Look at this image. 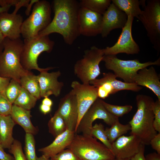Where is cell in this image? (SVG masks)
Instances as JSON below:
<instances>
[{
  "label": "cell",
  "mask_w": 160,
  "mask_h": 160,
  "mask_svg": "<svg viewBox=\"0 0 160 160\" xmlns=\"http://www.w3.org/2000/svg\"><path fill=\"white\" fill-rule=\"evenodd\" d=\"M54 15L48 26L38 36H49L57 33L61 35L67 44L71 45L80 35L78 14L80 6L76 0H54L52 2Z\"/></svg>",
  "instance_id": "1"
},
{
  "label": "cell",
  "mask_w": 160,
  "mask_h": 160,
  "mask_svg": "<svg viewBox=\"0 0 160 160\" xmlns=\"http://www.w3.org/2000/svg\"><path fill=\"white\" fill-rule=\"evenodd\" d=\"M137 111L129 124L130 126V135H135L144 145H150L152 138L157 133L153 127L154 116L152 97L143 94L136 97Z\"/></svg>",
  "instance_id": "2"
},
{
  "label": "cell",
  "mask_w": 160,
  "mask_h": 160,
  "mask_svg": "<svg viewBox=\"0 0 160 160\" xmlns=\"http://www.w3.org/2000/svg\"><path fill=\"white\" fill-rule=\"evenodd\" d=\"M3 45L4 49L0 55V76L20 83L23 76L31 72L25 69L20 63L23 41L20 38L11 40L5 38Z\"/></svg>",
  "instance_id": "3"
},
{
  "label": "cell",
  "mask_w": 160,
  "mask_h": 160,
  "mask_svg": "<svg viewBox=\"0 0 160 160\" xmlns=\"http://www.w3.org/2000/svg\"><path fill=\"white\" fill-rule=\"evenodd\" d=\"M66 148L81 160H113L115 158L111 151L89 135L76 133Z\"/></svg>",
  "instance_id": "4"
},
{
  "label": "cell",
  "mask_w": 160,
  "mask_h": 160,
  "mask_svg": "<svg viewBox=\"0 0 160 160\" xmlns=\"http://www.w3.org/2000/svg\"><path fill=\"white\" fill-rule=\"evenodd\" d=\"M55 45L54 41L49 36H37L24 39L23 45L20 56L21 63L25 70H38L40 72L53 69L54 67L46 68L39 67L37 63L39 56L42 52H50Z\"/></svg>",
  "instance_id": "5"
},
{
  "label": "cell",
  "mask_w": 160,
  "mask_h": 160,
  "mask_svg": "<svg viewBox=\"0 0 160 160\" xmlns=\"http://www.w3.org/2000/svg\"><path fill=\"white\" fill-rule=\"evenodd\" d=\"M105 68L114 72L116 78L121 79L127 83H134V79L138 71L150 66L160 65V58L154 62L142 63L137 59L124 60L116 55H104L102 60Z\"/></svg>",
  "instance_id": "6"
},
{
  "label": "cell",
  "mask_w": 160,
  "mask_h": 160,
  "mask_svg": "<svg viewBox=\"0 0 160 160\" xmlns=\"http://www.w3.org/2000/svg\"><path fill=\"white\" fill-rule=\"evenodd\" d=\"M51 7L49 1L38 0L36 2L31 13L23 21L21 27V35L24 39L38 36L51 22Z\"/></svg>",
  "instance_id": "7"
},
{
  "label": "cell",
  "mask_w": 160,
  "mask_h": 160,
  "mask_svg": "<svg viewBox=\"0 0 160 160\" xmlns=\"http://www.w3.org/2000/svg\"><path fill=\"white\" fill-rule=\"evenodd\" d=\"M103 49L94 46L84 51L82 58L77 60L74 67L75 74L84 84H89L91 81L100 74L99 64L104 55Z\"/></svg>",
  "instance_id": "8"
},
{
  "label": "cell",
  "mask_w": 160,
  "mask_h": 160,
  "mask_svg": "<svg viewBox=\"0 0 160 160\" xmlns=\"http://www.w3.org/2000/svg\"><path fill=\"white\" fill-rule=\"evenodd\" d=\"M138 19L143 24L153 47L160 52V0H149Z\"/></svg>",
  "instance_id": "9"
},
{
  "label": "cell",
  "mask_w": 160,
  "mask_h": 160,
  "mask_svg": "<svg viewBox=\"0 0 160 160\" xmlns=\"http://www.w3.org/2000/svg\"><path fill=\"white\" fill-rule=\"evenodd\" d=\"M98 97L86 112L78 124L76 133L91 135V132L93 122L97 119L103 120L109 126H111L119 120V118L109 112Z\"/></svg>",
  "instance_id": "10"
},
{
  "label": "cell",
  "mask_w": 160,
  "mask_h": 160,
  "mask_svg": "<svg viewBox=\"0 0 160 160\" xmlns=\"http://www.w3.org/2000/svg\"><path fill=\"white\" fill-rule=\"evenodd\" d=\"M133 19L131 15L127 16V23L116 43L111 47H107L103 49L105 55H116L121 53L134 55L139 53V47L134 40L132 34Z\"/></svg>",
  "instance_id": "11"
},
{
  "label": "cell",
  "mask_w": 160,
  "mask_h": 160,
  "mask_svg": "<svg viewBox=\"0 0 160 160\" xmlns=\"http://www.w3.org/2000/svg\"><path fill=\"white\" fill-rule=\"evenodd\" d=\"M71 90L75 95L77 101L78 117L76 133L79 122L86 112L98 98L97 88L90 84H81L77 81H73Z\"/></svg>",
  "instance_id": "12"
},
{
  "label": "cell",
  "mask_w": 160,
  "mask_h": 160,
  "mask_svg": "<svg viewBox=\"0 0 160 160\" xmlns=\"http://www.w3.org/2000/svg\"><path fill=\"white\" fill-rule=\"evenodd\" d=\"M102 22V15L80 7L78 14L80 35L92 37L100 34Z\"/></svg>",
  "instance_id": "13"
},
{
  "label": "cell",
  "mask_w": 160,
  "mask_h": 160,
  "mask_svg": "<svg viewBox=\"0 0 160 160\" xmlns=\"http://www.w3.org/2000/svg\"><path fill=\"white\" fill-rule=\"evenodd\" d=\"M56 112L63 119L67 129L75 132L78 120V107L76 96L72 90L60 99Z\"/></svg>",
  "instance_id": "14"
},
{
  "label": "cell",
  "mask_w": 160,
  "mask_h": 160,
  "mask_svg": "<svg viewBox=\"0 0 160 160\" xmlns=\"http://www.w3.org/2000/svg\"><path fill=\"white\" fill-rule=\"evenodd\" d=\"M141 143L140 139L135 135H123L112 143L111 151L116 158L129 160L138 152Z\"/></svg>",
  "instance_id": "15"
},
{
  "label": "cell",
  "mask_w": 160,
  "mask_h": 160,
  "mask_svg": "<svg viewBox=\"0 0 160 160\" xmlns=\"http://www.w3.org/2000/svg\"><path fill=\"white\" fill-rule=\"evenodd\" d=\"M127 16L123 11L111 2L102 15V22L100 34L103 38L107 37L113 30L122 29L126 24Z\"/></svg>",
  "instance_id": "16"
},
{
  "label": "cell",
  "mask_w": 160,
  "mask_h": 160,
  "mask_svg": "<svg viewBox=\"0 0 160 160\" xmlns=\"http://www.w3.org/2000/svg\"><path fill=\"white\" fill-rule=\"evenodd\" d=\"M48 71L40 72L37 76L40 87L41 97H47L51 95L58 97L60 95L64 85L63 82L58 81L61 73L59 71L51 73H48Z\"/></svg>",
  "instance_id": "17"
},
{
  "label": "cell",
  "mask_w": 160,
  "mask_h": 160,
  "mask_svg": "<svg viewBox=\"0 0 160 160\" xmlns=\"http://www.w3.org/2000/svg\"><path fill=\"white\" fill-rule=\"evenodd\" d=\"M23 18L20 14L8 12L0 14V30L4 37L11 40L20 38Z\"/></svg>",
  "instance_id": "18"
},
{
  "label": "cell",
  "mask_w": 160,
  "mask_h": 160,
  "mask_svg": "<svg viewBox=\"0 0 160 160\" xmlns=\"http://www.w3.org/2000/svg\"><path fill=\"white\" fill-rule=\"evenodd\" d=\"M134 83L151 90L160 101V77L153 66L139 70L135 78Z\"/></svg>",
  "instance_id": "19"
},
{
  "label": "cell",
  "mask_w": 160,
  "mask_h": 160,
  "mask_svg": "<svg viewBox=\"0 0 160 160\" xmlns=\"http://www.w3.org/2000/svg\"><path fill=\"white\" fill-rule=\"evenodd\" d=\"M75 134L74 131L67 129L55 137L51 143L39 149L38 151L49 159L66 149L71 142Z\"/></svg>",
  "instance_id": "20"
},
{
  "label": "cell",
  "mask_w": 160,
  "mask_h": 160,
  "mask_svg": "<svg viewBox=\"0 0 160 160\" xmlns=\"http://www.w3.org/2000/svg\"><path fill=\"white\" fill-rule=\"evenodd\" d=\"M10 116L15 124L20 126L26 133L35 135L38 132V129L31 121V116L30 111L25 110L14 104Z\"/></svg>",
  "instance_id": "21"
},
{
  "label": "cell",
  "mask_w": 160,
  "mask_h": 160,
  "mask_svg": "<svg viewBox=\"0 0 160 160\" xmlns=\"http://www.w3.org/2000/svg\"><path fill=\"white\" fill-rule=\"evenodd\" d=\"M16 124L10 115H0V143L4 148L9 149L15 140L12 132Z\"/></svg>",
  "instance_id": "22"
},
{
  "label": "cell",
  "mask_w": 160,
  "mask_h": 160,
  "mask_svg": "<svg viewBox=\"0 0 160 160\" xmlns=\"http://www.w3.org/2000/svg\"><path fill=\"white\" fill-rule=\"evenodd\" d=\"M113 73L111 72L103 73V77L100 79H94L98 82L108 83L113 89L115 93L121 90H127L134 92H138L142 87L135 83H129L117 80Z\"/></svg>",
  "instance_id": "23"
},
{
  "label": "cell",
  "mask_w": 160,
  "mask_h": 160,
  "mask_svg": "<svg viewBox=\"0 0 160 160\" xmlns=\"http://www.w3.org/2000/svg\"><path fill=\"white\" fill-rule=\"evenodd\" d=\"M111 1L127 16L131 15L138 19L142 12L140 1L138 0H112Z\"/></svg>",
  "instance_id": "24"
},
{
  "label": "cell",
  "mask_w": 160,
  "mask_h": 160,
  "mask_svg": "<svg viewBox=\"0 0 160 160\" xmlns=\"http://www.w3.org/2000/svg\"><path fill=\"white\" fill-rule=\"evenodd\" d=\"M20 83L22 87L37 100L41 98L40 87L37 76L31 72L23 76L20 79Z\"/></svg>",
  "instance_id": "25"
},
{
  "label": "cell",
  "mask_w": 160,
  "mask_h": 160,
  "mask_svg": "<svg viewBox=\"0 0 160 160\" xmlns=\"http://www.w3.org/2000/svg\"><path fill=\"white\" fill-rule=\"evenodd\" d=\"M131 129L129 124H123L118 120L113 124L110 128H106L105 131L109 141L112 144L118 138L127 133Z\"/></svg>",
  "instance_id": "26"
},
{
  "label": "cell",
  "mask_w": 160,
  "mask_h": 160,
  "mask_svg": "<svg viewBox=\"0 0 160 160\" xmlns=\"http://www.w3.org/2000/svg\"><path fill=\"white\" fill-rule=\"evenodd\" d=\"M112 2L111 0H81L80 7L88 9L103 15Z\"/></svg>",
  "instance_id": "27"
},
{
  "label": "cell",
  "mask_w": 160,
  "mask_h": 160,
  "mask_svg": "<svg viewBox=\"0 0 160 160\" xmlns=\"http://www.w3.org/2000/svg\"><path fill=\"white\" fill-rule=\"evenodd\" d=\"M37 100L22 87L20 93L13 104L25 110L30 111L34 107Z\"/></svg>",
  "instance_id": "28"
},
{
  "label": "cell",
  "mask_w": 160,
  "mask_h": 160,
  "mask_svg": "<svg viewBox=\"0 0 160 160\" xmlns=\"http://www.w3.org/2000/svg\"><path fill=\"white\" fill-rule=\"evenodd\" d=\"M49 132L55 138L67 129L66 124L62 116L57 112L48 123Z\"/></svg>",
  "instance_id": "29"
},
{
  "label": "cell",
  "mask_w": 160,
  "mask_h": 160,
  "mask_svg": "<svg viewBox=\"0 0 160 160\" xmlns=\"http://www.w3.org/2000/svg\"><path fill=\"white\" fill-rule=\"evenodd\" d=\"M25 155L27 160H37L35 151V141L33 135L26 133L24 148Z\"/></svg>",
  "instance_id": "30"
},
{
  "label": "cell",
  "mask_w": 160,
  "mask_h": 160,
  "mask_svg": "<svg viewBox=\"0 0 160 160\" xmlns=\"http://www.w3.org/2000/svg\"><path fill=\"white\" fill-rule=\"evenodd\" d=\"M91 134L92 136L99 140L107 148L111 151L112 150V144L107 138L103 124L101 123H96L93 126L91 130Z\"/></svg>",
  "instance_id": "31"
},
{
  "label": "cell",
  "mask_w": 160,
  "mask_h": 160,
  "mask_svg": "<svg viewBox=\"0 0 160 160\" xmlns=\"http://www.w3.org/2000/svg\"><path fill=\"white\" fill-rule=\"evenodd\" d=\"M22 87L20 84L13 79H11L6 88L4 92L9 101L13 104L19 95Z\"/></svg>",
  "instance_id": "32"
},
{
  "label": "cell",
  "mask_w": 160,
  "mask_h": 160,
  "mask_svg": "<svg viewBox=\"0 0 160 160\" xmlns=\"http://www.w3.org/2000/svg\"><path fill=\"white\" fill-rule=\"evenodd\" d=\"M102 102L106 109L111 113L118 117H121L130 112L132 109L130 105H117L111 104L102 100Z\"/></svg>",
  "instance_id": "33"
},
{
  "label": "cell",
  "mask_w": 160,
  "mask_h": 160,
  "mask_svg": "<svg viewBox=\"0 0 160 160\" xmlns=\"http://www.w3.org/2000/svg\"><path fill=\"white\" fill-rule=\"evenodd\" d=\"M9 151L13 155L15 160H27L22 150L21 143L17 140L15 139Z\"/></svg>",
  "instance_id": "34"
},
{
  "label": "cell",
  "mask_w": 160,
  "mask_h": 160,
  "mask_svg": "<svg viewBox=\"0 0 160 160\" xmlns=\"http://www.w3.org/2000/svg\"><path fill=\"white\" fill-rule=\"evenodd\" d=\"M12 105L6 97L4 91L0 92V115H10Z\"/></svg>",
  "instance_id": "35"
},
{
  "label": "cell",
  "mask_w": 160,
  "mask_h": 160,
  "mask_svg": "<svg viewBox=\"0 0 160 160\" xmlns=\"http://www.w3.org/2000/svg\"><path fill=\"white\" fill-rule=\"evenodd\" d=\"M48 160H81L70 149L66 148Z\"/></svg>",
  "instance_id": "36"
},
{
  "label": "cell",
  "mask_w": 160,
  "mask_h": 160,
  "mask_svg": "<svg viewBox=\"0 0 160 160\" xmlns=\"http://www.w3.org/2000/svg\"><path fill=\"white\" fill-rule=\"evenodd\" d=\"M152 109L154 116L153 127L157 132L160 133V101L158 99L153 103Z\"/></svg>",
  "instance_id": "37"
},
{
  "label": "cell",
  "mask_w": 160,
  "mask_h": 160,
  "mask_svg": "<svg viewBox=\"0 0 160 160\" xmlns=\"http://www.w3.org/2000/svg\"><path fill=\"white\" fill-rule=\"evenodd\" d=\"M152 148L160 154V133H157L151 140L150 142Z\"/></svg>",
  "instance_id": "38"
},
{
  "label": "cell",
  "mask_w": 160,
  "mask_h": 160,
  "mask_svg": "<svg viewBox=\"0 0 160 160\" xmlns=\"http://www.w3.org/2000/svg\"><path fill=\"white\" fill-rule=\"evenodd\" d=\"M145 145L142 143L138 152L131 157L129 160H146L144 155Z\"/></svg>",
  "instance_id": "39"
},
{
  "label": "cell",
  "mask_w": 160,
  "mask_h": 160,
  "mask_svg": "<svg viewBox=\"0 0 160 160\" xmlns=\"http://www.w3.org/2000/svg\"><path fill=\"white\" fill-rule=\"evenodd\" d=\"M0 143V160H15L13 156L7 153Z\"/></svg>",
  "instance_id": "40"
},
{
  "label": "cell",
  "mask_w": 160,
  "mask_h": 160,
  "mask_svg": "<svg viewBox=\"0 0 160 160\" xmlns=\"http://www.w3.org/2000/svg\"><path fill=\"white\" fill-rule=\"evenodd\" d=\"M11 79L0 76V92H4L9 84Z\"/></svg>",
  "instance_id": "41"
},
{
  "label": "cell",
  "mask_w": 160,
  "mask_h": 160,
  "mask_svg": "<svg viewBox=\"0 0 160 160\" xmlns=\"http://www.w3.org/2000/svg\"><path fill=\"white\" fill-rule=\"evenodd\" d=\"M30 0H18L16 5L15 6V8L13 12L17 13L18 10L22 7H28Z\"/></svg>",
  "instance_id": "42"
},
{
  "label": "cell",
  "mask_w": 160,
  "mask_h": 160,
  "mask_svg": "<svg viewBox=\"0 0 160 160\" xmlns=\"http://www.w3.org/2000/svg\"><path fill=\"white\" fill-rule=\"evenodd\" d=\"M145 157L146 160H160V154L155 152L146 155Z\"/></svg>",
  "instance_id": "43"
},
{
  "label": "cell",
  "mask_w": 160,
  "mask_h": 160,
  "mask_svg": "<svg viewBox=\"0 0 160 160\" xmlns=\"http://www.w3.org/2000/svg\"><path fill=\"white\" fill-rule=\"evenodd\" d=\"M41 111L44 114H46L49 113L51 110V107H50L42 104L40 106Z\"/></svg>",
  "instance_id": "44"
},
{
  "label": "cell",
  "mask_w": 160,
  "mask_h": 160,
  "mask_svg": "<svg viewBox=\"0 0 160 160\" xmlns=\"http://www.w3.org/2000/svg\"><path fill=\"white\" fill-rule=\"evenodd\" d=\"M38 0H30L29 5L25 11V13L27 15H29L30 13L32 5L38 1Z\"/></svg>",
  "instance_id": "45"
},
{
  "label": "cell",
  "mask_w": 160,
  "mask_h": 160,
  "mask_svg": "<svg viewBox=\"0 0 160 160\" xmlns=\"http://www.w3.org/2000/svg\"><path fill=\"white\" fill-rule=\"evenodd\" d=\"M42 104L52 107L53 104V102L52 100L48 98V97H44L42 101Z\"/></svg>",
  "instance_id": "46"
},
{
  "label": "cell",
  "mask_w": 160,
  "mask_h": 160,
  "mask_svg": "<svg viewBox=\"0 0 160 160\" xmlns=\"http://www.w3.org/2000/svg\"><path fill=\"white\" fill-rule=\"evenodd\" d=\"M11 6L10 5H8L5 7H1L0 6V14L3 12H8Z\"/></svg>",
  "instance_id": "47"
},
{
  "label": "cell",
  "mask_w": 160,
  "mask_h": 160,
  "mask_svg": "<svg viewBox=\"0 0 160 160\" xmlns=\"http://www.w3.org/2000/svg\"><path fill=\"white\" fill-rule=\"evenodd\" d=\"M4 38L3 34L0 30V44H3Z\"/></svg>",
  "instance_id": "48"
},
{
  "label": "cell",
  "mask_w": 160,
  "mask_h": 160,
  "mask_svg": "<svg viewBox=\"0 0 160 160\" xmlns=\"http://www.w3.org/2000/svg\"><path fill=\"white\" fill-rule=\"evenodd\" d=\"M37 160H48L45 156L42 155L39 157H38Z\"/></svg>",
  "instance_id": "49"
},
{
  "label": "cell",
  "mask_w": 160,
  "mask_h": 160,
  "mask_svg": "<svg viewBox=\"0 0 160 160\" xmlns=\"http://www.w3.org/2000/svg\"><path fill=\"white\" fill-rule=\"evenodd\" d=\"M4 49V47L2 44H0V55Z\"/></svg>",
  "instance_id": "50"
},
{
  "label": "cell",
  "mask_w": 160,
  "mask_h": 160,
  "mask_svg": "<svg viewBox=\"0 0 160 160\" xmlns=\"http://www.w3.org/2000/svg\"><path fill=\"white\" fill-rule=\"evenodd\" d=\"M113 160H129L120 159H116L115 158Z\"/></svg>",
  "instance_id": "51"
}]
</instances>
